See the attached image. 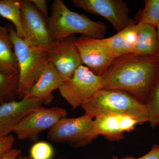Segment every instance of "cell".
I'll return each instance as SVG.
<instances>
[{"label": "cell", "instance_id": "cell-13", "mask_svg": "<svg viewBox=\"0 0 159 159\" xmlns=\"http://www.w3.org/2000/svg\"><path fill=\"white\" fill-rule=\"evenodd\" d=\"M141 123L136 118L127 115H110L94 118V130L110 142L124 139V134L134 130Z\"/></svg>", "mask_w": 159, "mask_h": 159}, {"label": "cell", "instance_id": "cell-9", "mask_svg": "<svg viewBox=\"0 0 159 159\" xmlns=\"http://www.w3.org/2000/svg\"><path fill=\"white\" fill-rule=\"evenodd\" d=\"M72 2L84 11L105 18L118 32L136 24L129 17L127 3L122 0H73Z\"/></svg>", "mask_w": 159, "mask_h": 159}, {"label": "cell", "instance_id": "cell-14", "mask_svg": "<svg viewBox=\"0 0 159 159\" xmlns=\"http://www.w3.org/2000/svg\"><path fill=\"white\" fill-rule=\"evenodd\" d=\"M63 82L54 66L48 61L39 78L25 97L36 98L43 104L49 105L54 99L53 91L59 90Z\"/></svg>", "mask_w": 159, "mask_h": 159}, {"label": "cell", "instance_id": "cell-24", "mask_svg": "<svg viewBox=\"0 0 159 159\" xmlns=\"http://www.w3.org/2000/svg\"><path fill=\"white\" fill-rule=\"evenodd\" d=\"M121 159H159V145L154 144L148 153L140 157L135 158L131 156H128Z\"/></svg>", "mask_w": 159, "mask_h": 159}, {"label": "cell", "instance_id": "cell-23", "mask_svg": "<svg viewBox=\"0 0 159 159\" xmlns=\"http://www.w3.org/2000/svg\"><path fill=\"white\" fill-rule=\"evenodd\" d=\"M14 142L15 138L12 135L0 136V159H2L5 155L12 148Z\"/></svg>", "mask_w": 159, "mask_h": 159}, {"label": "cell", "instance_id": "cell-22", "mask_svg": "<svg viewBox=\"0 0 159 159\" xmlns=\"http://www.w3.org/2000/svg\"><path fill=\"white\" fill-rule=\"evenodd\" d=\"M54 154V149L50 144L39 142L31 146L29 157L31 159H52Z\"/></svg>", "mask_w": 159, "mask_h": 159}, {"label": "cell", "instance_id": "cell-27", "mask_svg": "<svg viewBox=\"0 0 159 159\" xmlns=\"http://www.w3.org/2000/svg\"><path fill=\"white\" fill-rule=\"evenodd\" d=\"M157 37L159 47V23L156 27Z\"/></svg>", "mask_w": 159, "mask_h": 159}, {"label": "cell", "instance_id": "cell-12", "mask_svg": "<svg viewBox=\"0 0 159 159\" xmlns=\"http://www.w3.org/2000/svg\"><path fill=\"white\" fill-rule=\"evenodd\" d=\"M42 104L39 99L28 97L0 105V136H6L13 132L30 112Z\"/></svg>", "mask_w": 159, "mask_h": 159}, {"label": "cell", "instance_id": "cell-25", "mask_svg": "<svg viewBox=\"0 0 159 159\" xmlns=\"http://www.w3.org/2000/svg\"><path fill=\"white\" fill-rule=\"evenodd\" d=\"M35 8L40 12L46 19L48 18V6L46 0H31Z\"/></svg>", "mask_w": 159, "mask_h": 159}, {"label": "cell", "instance_id": "cell-21", "mask_svg": "<svg viewBox=\"0 0 159 159\" xmlns=\"http://www.w3.org/2000/svg\"><path fill=\"white\" fill-rule=\"evenodd\" d=\"M148 111L150 126L155 128L159 125V77L145 102Z\"/></svg>", "mask_w": 159, "mask_h": 159}, {"label": "cell", "instance_id": "cell-19", "mask_svg": "<svg viewBox=\"0 0 159 159\" xmlns=\"http://www.w3.org/2000/svg\"><path fill=\"white\" fill-rule=\"evenodd\" d=\"M144 3V8L137 14L136 23L156 28L159 23V0H145Z\"/></svg>", "mask_w": 159, "mask_h": 159}, {"label": "cell", "instance_id": "cell-16", "mask_svg": "<svg viewBox=\"0 0 159 159\" xmlns=\"http://www.w3.org/2000/svg\"><path fill=\"white\" fill-rule=\"evenodd\" d=\"M0 71L11 74L19 73L14 46L6 27L0 25Z\"/></svg>", "mask_w": 159, "mask_h": 159}, {"label": "cell", "instance_id": "cell-5", "mask_svg": "<svg viewBox=\"0 0 159 159\" xmlns=\"http://www.w3.org/2000/svg\"><path fill=\"white\" fill-rule=\"evenodd\" d=\"M93 119L86 113L77 118H64L49 129L47 139L74 148L87 146L98 136L94 130Z\"/></svg>", "mask_w": 159, "mask_h": 159}, {"label": "cell", "instance_id": "cell-11", "mask_svg": "<svg viewBox=\"0 0 159 159\" xmlns=\"http://www.w3.org/2000/svg\"><path fill=\"white\" fill-rule=\"evenodd\" d=\"M76 46L84 64L94 74L102 76L116 58L102 39L81 35L77 39Z\"/></svg>", "mask_w": 159, "mask_h": 159}, {"label": "cell", "instance_id": "cell-1", "mask_svg": "<svg viewBox=\"0 0 159 159\" xmlns=\"http://www.w3.org/2000/svg\"><path fill=\"white\" fill-rule=\"evenodd\" d=\"M159 77V57L124 54L115 58L102 75V89L125 91L145 103Z\"/></svg>", "mask_w": 159, "mask_h": 159}, {"label": "cell", "instance_id": "cell-4", "mask_svg": "<svg viewBox=\"0 0 159 159\" xmlns=\"http://www.w3.org/2000/svg\"><path fill=\"white\" fill-rule=\"evenodd\" d=\"M8 30L17 57L19 68L18 99L25 98L40 76L48 62L47 49L27 44L19 37L14 26L7 24Z\"/></svg>", "mask_w": 159, "mask_h": 159}, {"label": "cell", "instance_id": "cell-10", "mask_svg": "<svg viewBox=\"0 0 159 159\" xmlns=\"http://www.w3.org/2000/svg\"><path fill=\"white\" fill-rule=\"evenodd\" d=\"M23 39L29 46L47 49L52 42L46 19L31 0H21Z\"/></svg>", "mask_w": 159, "mask_h": 159}, {"label": "cell", "instance_id": "cell-2", "mask_svg": "<svg viewBox=\"0 0 159 159\" xmlns=\"http://www.w3.org/2000/svg\"><path fill=\"white\" fill-rule=\"evenodd\" d=\"M51 16L46 19L52 40L62 39L76 34L94 38H104L107 27L92 20L86 16L71 11L61 0H54L51 5Z\"/></svg>", "mask_w": 159, "mask_h": 159}, {"label": "cell", "instance_id": "cell-18", "mask_svg": "<svg viewBox=\"0 0 159 159\" xmlns=\"http://www.w3.org/2000/svg\"><path fill=\"white\" fill-rule=\"evenodd\" d=\"M0 16L13 24L19 37L24 33L21 21V0H0Z\"/></svg>", "mask_w": 159, "mask_h": 159}, {"label": "cell", "instance_id": "cell-20", "mask_svg": "<svg viewBox=\"0 0 159 159\" xmlns=\"http://www.w3.org/2000/svg\"><path fill=\"white\" fill-rule=\"evenodd\" d=\"M102 40L116 58L124 54L132 53L134 47L127 41L122 31L111 37L102 39Z\"/></svg>", "mask_w": 159, "mask_h": 159}, {"label": "cell", "instance_id": "cell-8", "mask_svg": "<svg viewBox=\"0 0 159 159\" xmlns=\"http://www.w3.org/2000/svg\"><path fill=\"white\" fill-rule=\"evenodd\" d=\"M75 35L52 41L47 49V60L64 81L70 79L83 63L77 46Z\"/></svg>", "mask_w": 159, "mask_h": 159}, {"label": "cell", "instance_id": "cell-15", "mask_svg": "<svg viewBox=\"0 0 159 159\" xmlns=\"http://www.w3.org/2000/svg\"><path fill=\"white\" fill-rule=\"evenodd\" d=\"M137 25L138 38L132 54L159 57V47L156 28L146 24Z\"/></svg>", "mask_w": 159, "mask_h": 159}, {"label": "cell", "instance_id": "cell-3", "mask_svg": "<svg viewBox=\"0 0 159 159\" xmlns=\"http://www.w3.org/2000/svg\"><path fill=\"white\" fill-rule=\"evenodd\" d=\"M85 113L95 118L110 115H127L136 118L141 124L148 122L144 102L125 91L102 89L81 106Z\"/></svg>", "mask_w": 159, "mask_h": 159}, {"label": "cell", "instance_id": "cell-26", "mask_svg": "<svg viewBox=\"0 0 159 159\" xmlns=\"http://www.w3.org/2000/svg\"><path fill=\"white\" fill-rule=\"evenodd\" d=\"M22 151L17 148H11L7 153L2 159H16L20 155Z\"/></svg>", "mask_w": 159, "mask_h": 159}, {"label": "cell", "instance_id": "cell-28", "mask_svg": "<svg viewBox=\"0 0 159 159\" xmlns=\"http://www.w3.org/2000/svg\"><path fill=\"white\" fill-rule=\"evenodd\" d=\"M16 159H31V158L29 156H22L20 155L17 157Z\"/></svg>", "mask_w": 159, "mask_h": 159}, {"label": "cell", "instance_id": "cell-17", "mask_svg": "<svg viewBox=\"0 0 159 159\" xmlns=\"http://www.w3.org/2000/svg\"><path fill=\"white\" fill-rule=\"evenodd\" d=\"M19 74H9L0 71V105L18 99Z\"/></svg>", "mask_w": 159, "mask_h": 159}, {"label": "cell", "instance_id": "cell-6", "mask_svg": "<svg viewBox=\"0 0 159 159\" xmlns=\"http://www.w3.org/2000/svg\"><path fill=\"white\" fill-rule=\"evenodd\" d=\"M102 76L94 74L85 66H80L70 79L64 81L59 92L74 109L81 107L102 89Z\"/></svg>", "mask_w": 159, "mask_h": 159}, {"label": "cell", "instance_id": "cell-7", "mask_svg": "<svg viewBox=\"0 0 159 159\" xmlns=\"http://www.w3.org/2000/svg\"><path fill=\"white\" fill-rule=\"evenodd\" d=\"M67 111L59 107L34 109L16 126L13 130L20 140L36 141L41 132L51 129L61 119L67 118Z\"/></svg>", "mask_w": 159, "mask_h": 159}]
</instances>
